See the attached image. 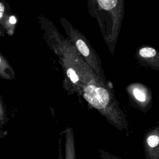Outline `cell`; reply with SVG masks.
<instances>
[{
    "label": "cell",
    "mask_w": 159,
    "mask_h": 159,
    "mask_svg": "<svg viewBox=\"0 0 159 159\" xmlns=\"http://www.w3.org/2000/svg\"><path fill=\"white\" fill-rule=\"evenodd\" d=\"M43 37L57 55L64 75L63 86L68 94H80L81 87L97 75L85 63L75 47L43 16H39Z\"/></svg>",
    "instance_id": "obj_1"
},
{
    "label": "cell",
    "mask_w": 159,
    "mask_h": 159,
    "mask_svg": "<svg viewBox=\"0 0 159 159\" xmlns=\"http://www.w3.org/2000/svg\"><path fill=\"white\" fill-rule=\"evenodd\" d=\"M80 96L98 111L109 124L119 130L129 132L126 116L120 107L110 82L105 83L96 75L81 87Z\"/></svg>",
    "instance_id": "obj_2"
},
{
    "label": "cell",
    "mask_w": 159,
    "mask_h": 159,
    "mask_svg": "<svg viewBox=\"0 0 159 159\" xmlns=\"http://www.w3.org/2000/svg\"><path fill=\"white\" fill-rule=\"evenodd\" d=\"M124 0H90L88 11L98 23L104 40L113 56L124 17Z\"/></svg>",
    "instance_id": "obj_3"
},
{
    "label": "cell",
    "mask_w": 159,
    "mask_h": 159,
    "mask_svg": "<svg viewBox=\"0 0 159 159\" xmlns=\"http://www.w3.org/2000/svg\"><path fill=\"white\" fill-rule=\"evenodd\" d=\"M60 22L70 43L75 47L85 63L105 83H108L102 66V62L95 49L86 37L64 17Z\"/></svg>",
    "instance_id": "obj_4"
},
{
    "label": "cell",
    "mask_w": 159,
    "mask_h": 159,
    "mask_svg": "<svg viewBox=\"0 0 159 159\" xmlns=\"http://www.w3.org/2000/svg\"><path fill=\"white\" fill-rule=\"evenodd\" d=\"M129 101L132 105L142 112L150 109L153 97L151 89L141 83L135 82L129 84L125 88Z\"/></svg>",
    "instance_id": "obj_5"
},
{
    "label": "cell",
    "mask_w": 159,
    "mask_h": 159,
    "mask_svg": "<svg viewBox=\"0 0 159 159\" xmlns=\"http://www.w3.org/2000/svg\"><path fill=\"white\" fill-rule=\"evenodd\" d=\"M135 58L139 63L155 71H159V51L152 46L141 45L135 51Z\"/></svg>",
    "instance_id": "obj_6"
},
{
    "label": "cell",
    "mask_w": 159,
    "mask_h": 159,
    "mask_svg": "<svg viewBox=\"0 0 159 159\" xmlns=\"http://www.w3.org/2000/svg\"><path fill=\"white\" fill-rule=\"evenodd\" d=\"M143 159H159V123L143 135Z\"/></svg>",
    "instance_id": "obj_7"
},
{
    "label": "cell",
    "mask_w": 159,
    "mask_h": 159,
    "mask_svg": "<svg viewBox=\"0 0 159 159\" xmlns=\"http://www.w3.org/2000/svg\"><path fill=\"white\" fill-rule=\"evenodd\" d=\"M65 134V159H76V151L75 145V138L73 130L70 127H66L62 132ZM58 159H63L62 157L61 139H58Z\"/></svg>",
    "instance_id": "obj_8"
},
{
    "label": "cell",
    "mask_w": 159,
    "mask_h": 159,
    "mask_svg": "<svg viewBox=\"0 0 159 159\" xmlns=\"http://www.w3.org/2000/svg\"><path fill=\"white\" fill-rule=\"evenodd\" d=\"M17 23V19L11 12L9 6L4 1H0V26L7 31L9 35H12Z\"/></svg>",
    "instance_id": "obj_9"
},
{
    "label": "cell",
    "mask_w": 159,
    "mask_h": 159,
    "mask_svg": "<svg viewBox=\"0 0 159 159\" xmlns=\"http://www.w3.org/2000/svg\"><path fill=\"white\" fill-rule=\"evenodd\" d=\"M0 78L4 80H12L16 78V74L12 66L7 59L0 52Z\"/></svg>",
    "instance_id": "obj_10"
},
{
    "label": "cell",
    "mask_w": 159,
    "mask_h": 159,
    "mask_svg": "<svg viewBox=\"0 0 159 159\" xmlns=\"http://www.w3.org/2000/svg\"><path fill=\"white\" fill-rule=\"evenodd\" d=\"M9 120L7 117L4 103L2 99L0 96V134L5 132L6 130H4L3 129L4 126L7 124Z\"/></svg>",
    "instance_id": "obj_11"
},
{
    "label": "cell",
    "mask_w": 159,
    "mask_h": 159,
    "mask_svg": "<svg viewBox=\"0 0 159 159\" xmlns=\"http://www.w3.org/2000/svg\"><path fill=\"white\" fill-rule=\"evenodd\" d=\"M98 152H99L100 157L102 159H122V158L117 157L114 155H112L101 148H99Z\"/></svg>",
    "instance_id": "obj_12"
},
{
    "label": "cell",
    "mask_w": 159,
    "mask_h": 159,
    "mask_svg": "<svg viewBox=\"0 0 159 159\" xmlns=\"http://www.w3.org/2000/svg\"><path fill=\"white\" fill-rule=\"evenodd\" d=\"M7 131H6V132H4V133L0 134V141H1V140L3 137H4L7 135Z\"/></svg>",
    "instance_id": "obj_13"
},
{
    "label": "cell",
    "mask_w": 159,
    "mask_h": 159,
    "mask_svg": "<svg viewBox=\"0 0 159 159\" xmlns=\"http://www.w3.org/2000/svg\"><path fill=\"white\" fill-rule=\"evenodd\" d=\"M20 159H25V158H24V157H22V158H20Z\"/></svg>",
    "instance_id": "obj_14"
}]
</instances>
